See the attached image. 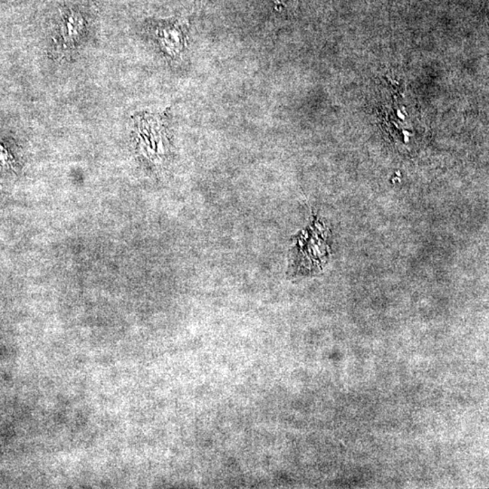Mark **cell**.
I'll list each match as a JSON object with an SVG mask.
<instances>
[{
    "instance_id": "obj_1",
    "label": "cell",
    "mask_w": 489,
    "mask_h": 489,
    "mask_svg": "<svg viewBox=\"0 0 489 489\" xmlns=\"http://www.w3.org/2000/svg\"><path fill=\"white\" fill-rule=\"evenodd\" d=\"M308 232L310 238H305L298 240L295 247L293 254V275H304L305 264L307 258H313L314 268L319 270L321 265L325 264L327 256V245L326 243V231L314 227Z\"/></svg>"
}]
</instances>
